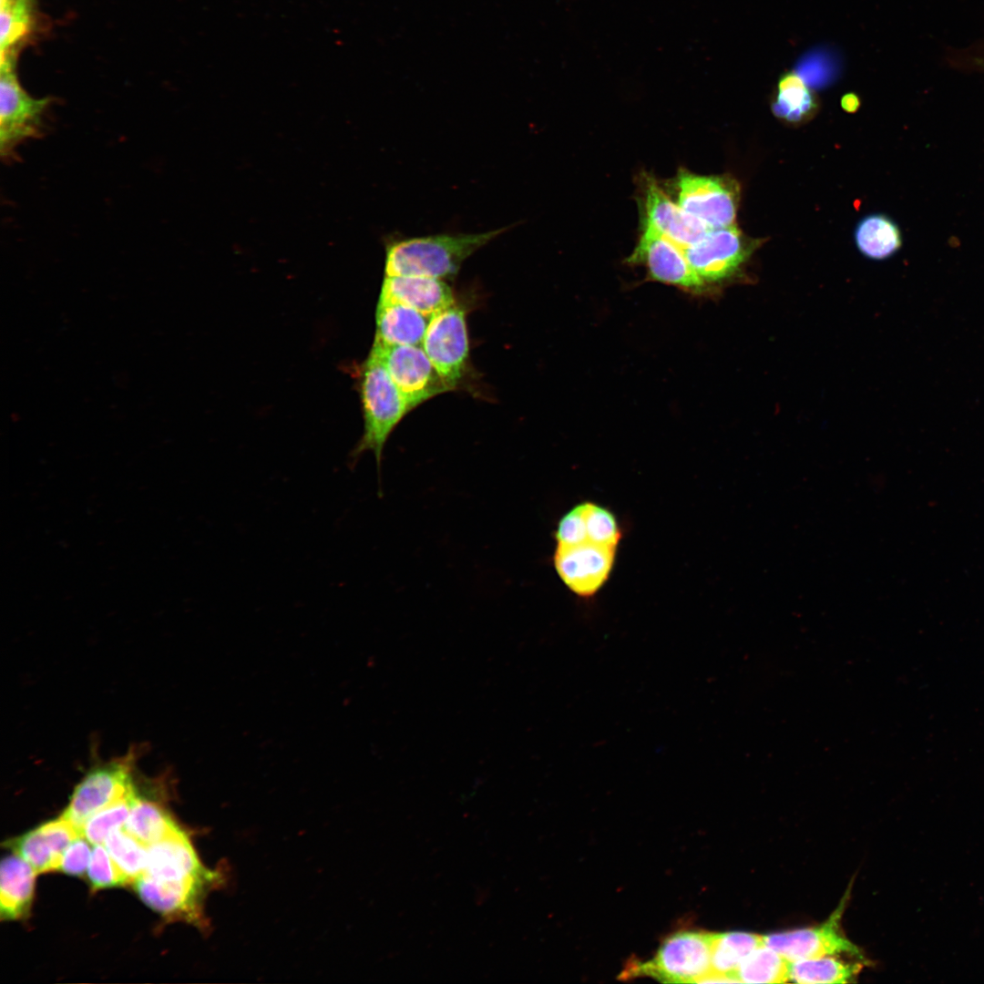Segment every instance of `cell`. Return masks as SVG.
<instances>
[{
	"label": "cell",
	"mask_w": 984,
	"mask_h": 984,
	"mask_svg": "<svg viewBox=\"0 0 984 984\" xmlns=\"http://www.w3.org/2000/svg\"><path fill=\"white\" fill-rule=\"evenodd\" d=\"M87 878L94 890L118 887L127 884L106 846L94 845L87 867Z\"/></svg>",
	"instance_id": "29"
},
{
	"label": "cell",
	"mask_w": 984,
	"mask_h": 984,
	"mask_svg": "<svg viewBox=\"0 0 984 984\" xmlns=\"http://www.w3.org/2000/svg\"><path fill=\"white\" fill-rule=\"evenodd\" d=\"M628 261L643 264L650 277L660 282L694 292L705 287L689 263L684 249L647 225H643L642 233Z\"/></svg>",
	"instance_id": "12"
},
{
	"label": "cell",
	"mask_w": 984,
	"mask_h": 984,
	"mask_svg": "<svg viewBox=\"0 0 984 984\" xmlns=\"http://www.w3.org/2000/svg\"><path fill=\"white\" fill-rule=\"evenodd\" d=\"M855 237L859 251L875 260L893 255L902 243L897 224L881 214L871 215L861 220Z\"/></svg>",
	"instance_id": "22"
},
{
	"label": "cell",
	"mask_w": 984,
	"mask_h": 984,
	"mask_svg": "<svg viewBox=\"0 0 984 984\" xmlns=\"http://www.w3.org/2000/svg\"><path fill=\"white\" fill-rule=\"evenodd\" d=\"M133 884L141 900L166 918L206 927L203 901L212 887L195 882L159 880L146 875Z\"/></svg>",
	"instance_id": "14"
},
{
	"label": "cell",
	"mask_w": 984,
	"mask_h": 984,
	"mask_svg": "<svg viewBox=\"0 0 984 984\" xmlns=\"http://www.w3.org/2000/svg\"><path fill=\"white\" fill-rule=\"evenodd\" d=\"M137 797L133 786L123 796L91 815L81 827V835L92 845L104 844L113 830L125 825Z\"/></svg>",
	"instance_id": "28"
},
{
	"label": "cell",
	"mask_w": 984,
	"mask_h": 984,
	"mask_svg": "<svg viewBox=\"0 0 984 984\" xmlns=\"http://www.w3.org/2000/svg\"><path fill=\"white\" fill-rule=\"evenodd\" d=\"M104 846L127 883H134L144 875L148 846L123 827L113 830L105 840Z\"/></svg>",
	"instance_id": "26"
},
{
	"label": "cell",
	"mask_w": 984,
	"mask_h": 984,
	"mask_svg": "<svg viewBox=\"0 0 984 984\" xmlns=\"http://www.w3.org/2000/svg\"><path fill=\"white\" fill-rule=\"evenodd\" d=\"M144 875L159 880L195 882L212 888L222 881L219 870L202 865L189 836L180 828L148 846Z\"/></svg>",
	"instance_id": "11"
},
{
	"label": "cell",
	"mask_w": 984,
	"mask_h": 984,
	"mask_svg": "<svg viewBox=\"0 0 984 984\" xmlns=\"http://www.w3.org/2000/svg\"><path fill=\"white\" fill-rule=\"evenodd\" d=\"M845 903L822 925L764 937V944L790 962L835 954L860 956L859 949L840 931L839 921Z\"/></svg>",
	"instance_id": "13"
},
{
	"label": "cell",
	"mask_w": 984,
	"mask_h": 984,
	"mask_svg": "<svg viewBox=\"0 0 984 984\" xmlns=\"http://www.w3.org/2000/svg\"><path fill=\"white\" fill-rule=\"evenodd\" d=\"M790 961L774 949L762 945L752 951L735 972L740 982L781 983L789 980Z\"/></svg>",
	"instance_id": "25"
},
{
	"label": "cell",
	"mask_w": 984,
	"mask_h": 984,
	"mask_svg": "<svg viewBox=\"0 0 984 984\" xmlns=\"http://www.w3.org/2000/svg\"><path fill=\"white\" fill-rule=\"evenodd\" d=\"M860 105L859 97L854 93H847L841 99V106L846 112H855Z\"/></svg>",
	"instance_id": "31"
},
{
	"label": "cell",
	"mask_w": 984,
	"mask_h": 984,
	"mask_svg": "<svg viewBox=\"0 0 984 984\" xmlns=\"http://www.w3.org/2000/svg\"><path fill=\"white\" fill-rule=\"evenodd\" d=\"M644 182L643 225L651 227L683 249L711 230L673 202L654 179L647 177Z\"/></svg>",
	"instance_id": "15"
},
{
	"label": "cell",
	"mask_w": 984,
	"mask_h": 984,
	"mask_svg": "<svg viewBox=\"0 0 984 984\" xmlns=\"http://www.w3.org/2000/svg\"><path fill=\"white\" fill-rule=\"evenodd\" d=\"M816 108V97L812 89L795 72L783 74L777 83L773 103L774 113L790 122H798L808 117Z\"/></svg>",
	"instance_id": "24"
},
{
	"label": "cell",
	"mask_w": 984,
	"mask_h": 984,
	"mask_svg": "<svg viewBox=\"0 0 984 984\" xmlns=\"http://www.w3.org/2000/svg\"><path fill=\"white\" fill-rule=\"evenodd\" d=\"M36 872L18 854L5 856L0 866V917L3 920L25 917L34 897Z\"/></svg>",
	"instance_id": "18"
},
{
	"label": "cell",
	"mask_w": 984,
	"mask_h": 984,
	"mask_svg": "<svg viewBox=\"0 0 984 984\" xmlns=\"http://www.w3.org/2000/svg\"><path fill=\"white\" fill-rule=\"evenodd\" d=\"M859 966L847 964L832 957H819L790 963L789 980L797 983H846L858 971Z\"/></svg>",
	"instance_id": "27"
},
{
	"label": "cell",
	"mask_w": 984,
	"mask_h": 984,
	"mask_svg": "<svg viewBox=\"0 0 984 984\" xmlns=\"http://www.w3.org/2000/svg\"><path fill=\"white\" fill-rule=\"evenodd\" d=\"M617 546L584 537L571 543H559L554 567L563 583L582 598L593 596L609 578Z\"/></svg>",
	"instance_id": "6"
},
{
	"label": "cell",
	"mask_w": 984,
	"mask_h": 984,
	"mask_svg": "<svg viewBox=\"0 0 984 984\" xmlns=\"http://www.w3.org/2000/svg\"><path fill=\"white\" fill-rule=\"evenodd\" d=\"M421 346L442 380L453 390L461 380L468 359L465 311L454 303L434 314Z\"/></svg>",
	"instance_id": "8"
},
{
	"label": "cell",
	"mask_w": 984,
	"mask_h": 984,
	"mask_svg": "<svg viewBox=\"0 0 984 984\" xmlns=\"http://www.w3.org/2000/svg\"><path fill=\"white\" fill-rule=\"evenodd\" d=\"M762 945L764 937L753 933L734 931L713 934L711 972L736 977L735 972L743 959Z\"/></svg>",
	"instance_id": "23"
},
{
	"label": "cell",
	"mask_w": 984,
	"mask_h": 984,
	"mask_svg": "<svg viewBox=\"0 0 984 984\" xmlns=\"http://www.w3.org/2000/svg\"><path fill=\"white\" fill-rule=\"evenodd\" d=\"M136 758L135 752L130 751L123 757L94 767L76 786L60 817L80 831L91 815L134 786L132 771Z\"/></svg>",
	"instance_id": "5"
},
{
	"label": "cell",
	"mask_w": 984,
	"mask_h": 984,
	"mask_svg": "<svg viewBox=\"0 0 984 984\" xmlns=\"http://www.w3.org/2000/svg\"><path fill=\"white\" fill-rule=\"evenodd\" d=\"M979 66H981L982 67H984V59H980V60L979 61Z\"/></svg>",
	"instance_id": "32"
},
{
	"label": "cell",
	"mask_w": 984,
	"mask_h": 984,
	"mask_svg": "<svg viewBox=\"0 0 984 984\" xmlns=\"http://www.w3.org/2000/svg\"><path fill=\"white\" fill-rule=\"evenodd\" d=\"M432 316L393 301H378L375 340L385 344L422 345Z\"/></svg>",
	"instance_id": "19"
},
{
	"label": "cell",
	"mask_w": 984,
	"mask_h": 984,
	"mask_svg": "<svg viewBox=\"0 0 984 984\" xmlns=\"http://www.w3.org/2000/svg\"><path fill=\"white\" fill-rule=\"evenodd\" d=\"M510 228L393 239L385 245V276L453 277L468 257Z\"/></svg>",
	"instance_id": "1"
},
{
	"label": "cell",
	"mask_w": 984,
	"mask_h": 984,
	"mask_svg": "<svg viewBox=\"0 0 984 984\" xmlns=\"http://www.w3.org/2000/svg\"><path fill=\"white\" fill-rule=\"evenodd\" d=\"M49 97L35 98L20 85L15 69H0V148L8 159L28 138L42 136L43 116Z\"/></svg>",
	"instance_id": "7"
},
{
	"label": "cell",
	"mask_w": 984,
	"mask_h": 984,
	"mask_svg": "<svg viewBox=\"0 0 984 984\" xmlns=\"http://www.w3.org/2000/svg\"><path fill=\"white\" fill-rule=\"evenodd\" d=\"M675 189L679 206L709 229L733 224L739 200L734 180L682 170L676 178Z\"/></svg>",
	"instance_id": "4"
},
{
	"label": "cell",
	"mask_w": 984,
	"mask_h": 984,
	"mask_svg": "<svg viewBox=\"0 0 984 984\" xmlns=\"http://www.w3.org/2000/svg\"><path fill=\"white\" fill-rule=\"evenodd\" d=\"M90 842L83 835L76 838L64 851L59 869L71 876H82L91 858Z\"/></svg>",
	"instance_id": "30"
},
{
	"label": "cell",
	"mask_w": 984,
	"mask_h": 984,
	"mask_svg": "<svg viewBox=\"0 0 984 984\" xmlns=\"http://www.w3.org/2000/svg\"><path fill=\"white\" fill-rule=\"evenodd\" d=\"M360 395L364 433L350 455L354 466L364 453L373 452L380 472L384 445L403 417L412 410L379 356L371 350L362 366Z\"/></svg>",
	"instance_id": "2"
},
{
	"label": "cell",
	"mask_w": 984,
	"mask_h": 984,
	"mask_svg": "<svg viewBox=\"0 0 984 984\" xmlns=\"http://www.w3.org/2000/svg\"><path fill=\"white\" fill-rule=\"evenodd\" d=\"M7 845L36 873L59 869L64 848L46 824L9 841Z\"/></svg>",
	"instance_id": "20"
},
{
	"label": "cell",
	"mask_w": 984,
	"mask_h": 984,
	"mask_svg": "<svg viewBox=\"0 0 984 984\" xmlns=\"http://www.w3.org/2000/svg\"><path fill=\"white\" fill-rule=\"evenodd\" d=\"M379 300L401 302L429 316L455 303L444 280L413 275L385 276Z\"/></svg>",
	"instance_id": "16"
},
{
	"label": "cell",
	"mask_w": 984,
	"mask_h": 984,
	"mask_svg": "<svg viewBox=\"0 0 984 984\" xmlns=\"http://www.w3.org/2000/svg\"><path fill=\"white\" fill-rule=\"evenodd\" d=\"M123 828L146 846L179 829L160 805L138 795Z\"/></svg>",
	"instance_id": "21"
},
{
	"label": "cell",
	"mask_w": 984,
	"mask_h": 984,
	"mask_svg": "<svg viewBox=\"0 0 984 984\" xmlns=\"http://www.w3.org/2000/svg\"><path fill=\"white\" fill-rule=\"evenodd\" d=\"M37 0H0V67L15 68L37 25Z\"/></svg>",
	"instance_id": "17"
},
{
	"label": "cell",
	"mask_w": 984,
	"mask_h": 984,
	"mask_svg": "<svg viewBox=\"0 0 984 984\" xmlns=\"http://www.w3.org/2000/svg\"><path fill=\"white\" fill-rule=\"evenodd\" d=\"M712 938L713 933L677 932L662 942L651 960L636 970L662 982L699 983L712 971Z\"/></svg>",
	"instance_id": "3"
},
{
	"label": "cell",
	"mask_w": 984,
	"mask_h": 984,
	"mask_svg": "<svg viewBox=\"0 0 984 984\" xmlns=\"http://www.w3.org/2000/svg\"><path fill=\"white\" fill-rule=\"evenodd\" d=\"M753 247L733 224L711 229L684 249L686 258L706 284H721L735 276L752 254Z\"/></svg>",
	"instance_id": "10"
},
{
	"label": "cell",
	"mask_w": 984,
	"mask_h": 984,
	"mask_svg": "<svg viewBox=\"0 0 984 984\" xmlns=\"http://www.w3.org/2000/svg\"><path fill=\"white\" fill-rule=\"evenodd\" d=\"M374 351L411 409L450 391L421 345L385 344L374 340Z\"/></svg>",
	"instance_id": "9"
}]
</instances>
